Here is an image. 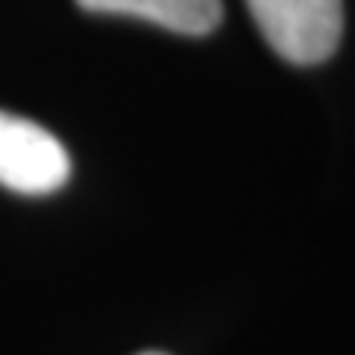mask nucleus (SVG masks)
<instances>
[{
  "instance_id": "1",
  "label": "nucleus",
  "mask_w": 355,
  "mask_h": 355,
  "mask_svg": "<svg viewBox=\"0 0 355 355\" xmlns=\"http://www.w3.org/2000/svg\"><path fill=\"white\" fill-rule=\"evenodd\" d=\"M266 44L293 65L326 62L343 36V0H246Z\"/></svg>"
},
{
  "instance_id": "2",
  "label": "nucleus",
  "mask_w": 355,
  "mask_h": 355,
  "mask_svg": "<svg viewBox=\"0 0 355 355\" xmlns=\"http://www.w3.org/2000/svg\"><path fill=\"white\" fill-rule=\"evenodd\" d=\"M71 157L42 125L0 110V184L24 196L53 193L69 181Z\"/></svg>"
},
{
  "instance_id": "3",
  "label": "nucleus",
  "mask_w": 355,
  "mask_h": 355,
  "mask_svg": "<svg viewBox=\"0 0 355 355\" xmlns=\"http://www.w3.org/2000/svg\"><path fill=\"white\" fill-rule=\"evenodd\" d=\"M98 15H133L181 36H205L222 21V0H77Z\"/></svg>"
},
{
  "instance_id": "4",
  "label": "nucleus",
  "mask_w": 355,
  "mask_h": 355,
  "mask_svg": "<svg viewBox=\"0 0 355 355\" xmlns=\"http://www.w3.org/2000/svg\"><path fill=\"white\" fill-rule=\"evenodd\" d=\"M142 355H163V352H142Z\"/></svg>"
}]
</instances>
